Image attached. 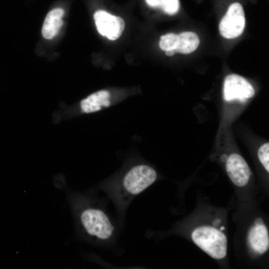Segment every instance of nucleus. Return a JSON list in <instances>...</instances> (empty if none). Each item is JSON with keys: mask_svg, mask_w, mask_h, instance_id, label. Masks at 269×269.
Returning <instances> with one entry per match:
<instances>
[{"mask_svg": "<svg viewBox=\"0 0 269 269\" xmlns=\"http://www.w3.org/2000/svg\"><path fill=\"white\" fill-rule=\"evenodd\" d=\"M79 220L85 232L95 239L108 242L114 237L115 227L102 208L85 206L80 211Z\"/></svg>", "mask_w": 269, "mask_h": 269, "instance_id": "nucleus-2", "label": "nucleus"}, {"mask_svg": "<svg viewBox=\"0 0 269 269\" xmlns=\"http://www.w3.org/2000/svg\"><path fill=\"white\" fill-rule=\"evenodd\" d=\"M115 103L111 93L102 90L94 93L82 100L80 104L81 111L83 113L96 112L112 106Z\"/></svg>", "mask_w": 269, "mask_h": 269, "instance_id": "nucleus-8", "label": "nucleus"}, {"mask_svg": "<svg viewBox=\"0 0 269 269\" xmlns=\"http://www.w3.org/2000/svg\"><path fill=\"white\" fill-rule=\"evenodd\" d=\"M221 222V220H219V219H216V220H215L214 222H213V224L215 225V226H218L220 223Z\"/></svg>", "mask_w": 269, "mask_h": 269, "instance_id": "nucleus-18", "label": "nucleus"}, {"mask_svg": "<svg viewBox=\"0 0 269 269\" xmlns=\"http://www.w3.org/2000/svg\"><path fill=\"white\" fill-rule=\"evenodd\" d=\"M248 241L251 248L256 252L263 254L269 246V234L264 225H255L249 231Z\"/></svg>", "mask_w": 269, "mask_h": 269, "instance_id": "nucleus-9", "label": "nucleus"}, {"mask_svg": "<svg viewBox=\"0 0 269 269\" xmlns=\"http://www.w3.org/2000/svg\"><path fill=\"white\" fill-rule=\"evenodd\" d=\"M245 25V17L242 5L235 2L230 5L221 19L219 29L220 34L225 38L232 39L240 36Z\"/></svg>", "mask_w": 269, "mask_h": 269, "instance_id": "nucleus-4", "label": "nucleus"}, {"mask_svg": "<svg viewBox=\"0 0 269 269\" xmlns=\"http://www.w3.org/2000/svg\"><path fill=\"white\" fill-rule=\"evenodd\" d=\"M191 237L194 243L212 258L221 259L226 256L227 239L220 230L201 226L193 231Z\"/></svg>", "mask_w": 269, "mask_h": 269, "instance_id": "nucleus-3", "label": "nucleus"}, {"mask_svg": "<svg viewBox=\"0 0 269 269\" xmlns=\"http://www.w3.org/2000/svg\"><path fill=\"white\" fill-rule=\"evenodd\" d=\"M98 32L111 40H115L122 35L125 27L124 20L105 10H98L94 14Z\"/></svg>", "mask_w": 269, "mask_h": 269, "instance_id": "nucleus-6", "label": "nucleus"}, {"mask_svg": "<svg viewBox=\"0 0 269 269\" xmlns=\"http://www.w3.org/2000/svg\"><path fill=\"white\" fill-rule=\"evenodd\" d=\"M64 14L61 8H56L47 14L42 28V36L46 39H52L58 33L63 24L62 18Z\"/></svg>", "mask_w": 269, "mask_h": 269, "instance_id": "nucleus-10", "label": "nucleus"}, {"mask_svg": "<svg viewBox=\"0 0 269 269\" xmlns=\"http://www.w3.org/2000/svg\"><path fill=\"white\" fill-rule=\"evenodd\" d=\"M259 160L265 169L269 171V143L262 145L258 150Z\"/></svg>", "mask_w": 269, "mask_h": 269, "instance_id": "nucleus-14", "label": "nucleus"}, {"mask_svg": "<svg viewBox=\"0 0 269 269\" xmlns=\"http://www.w3.org/2000/svg\"><path fill=\"white\" fill-rule=\"evenodd\" d=\"M227 172L233 183L239 187L246 185L252 174L243 157L237 153L230 155L226 161Z\"/></svg>", "mask_w": 269, "mask_h": 269, "instance_id": "nucleus-7", "label": "nucleus"}, {"mask_svg": "<svg viewBox=\"0 0 269 269\" xmlns=\"http://www.w3.org/2000/svg\"><path fill=\"white\" fill-rule=\"evenodd\" d=\"M220 231H223L225 230V227L223 226L220 227Z\"/></svg>", "mask_w": 269, "mask_h": 269, "instance_id": "nucleus-19", "label": "nucleus"}, {"mask_svg": "<svg viewBox=\"0 0 269 269\" xmlns=\"http://www.w3.org/2000/svg\"><path fill=\"white\" fill-rule=\"evenodd\" d=\"M156 178L157 173L153 167L139 163L129 168L119 179L106 184L104 188L122 214L131 200L152 184Z\"/></svg>", "mask_w": 269, "mask_h": 269, "instance_id": "nucleus-1", "label": "nucleus"}, {"mask_svg": "<svg viewBox=\"0 0 269 269\" xmlns=\"http://www.w3.org/2000/svg\"><path fill=\"white\" fill-rule=\"evenodd\" d=\"M200 40L196 33L192 31L183 32L177 35L175 50L176 52L189 54L198 47Z\"/></svg>", "mask_w": 269, "mask_h": 269, "instance_id": "nucleus-11", "label": "nucleus"}, {"mask_svg": "<svg viewBox=\"0 0 269 269\" xmlns=\"http://www.w3.org/2000/svg\"><path fill=\"white\" fill-rule=\"evenodd\" d=\"M264 224V222L261 218H257L255 220V225H261Z\"/></svg>", "mask_w": 269, "mask_h": 269, "instance_id": "nucleus-16", "label": "nucleus"}, {"mask_svg": "<svg viewBox=\"0 0 269 269\" xmlns=\"http://www.w3.org/2000/svg\"><path fill=\"white\" fill-rule=\"evenodd\" d=\"M224 99L226 101H245L255 95L252 85L244 77L237 74L226 76L224 82Z\"/></svg>", "mask_w": 269, "mask_h": 269, "instance_id": "nucleus-5", "label": "nucleus"}, {"mask_svg": "<svg viewBox=\"0 0 269 269\" xmlns=\"http://www.w3.org/2000/svg\"><path fill=\"white\" fill-rule=\"evenodd\" d=\"M177 41V35L172 33H169L163 35L160 37L159 46L163 51L175 49L176 46Z\"/></svg>", "mask_w": 269, "mask_h": 269, "instance_id": "nucleus-13", "label": "nucleus"}, {"mask_svg": "<svg viewBox=\"0 0 269 269\" xmlns=\"http://www.w3.org/2000/svg\"><path fill=\"white\" fill-rule=\"evenodd\" d=\"M147 4L152 7H159L165 13L173 15L179 9V0H145Z\"/></svg>", "mask_w": 269, "mask_h": 269, "instance_id": "nucleus-12", "label": "nucleus"}, {"mask_svg": "<svg viewBox=\"0 0 269 269\" xmlns=\"http://www.w3.org/2000/svg\"><path fill=\"white\" fill-rule=\"evenodd\" d=\"M228 157L226 155V154H223L221 156V160L222 161H227V159H228Z\"/></svg>", "mask_w": 269, "mask_h": 269, "instance_id": "nucleus-17", "label": "nucleus"}, {"mask_svg": "<svg viewBox=\"0 0 269 269\" xmlns=\"http://www.w3.org/2000/svg\"><path fill=\"white\" fill-rule=\"evenodd\" d=\"M176 52L175 49H172L165 51V55L168 56H171L175 54Z\"/></svg>", "mask_w": 269, "mask_h": 269, "instance_id": "nucleus-15", "label": "nucleus"}]
</instances>
